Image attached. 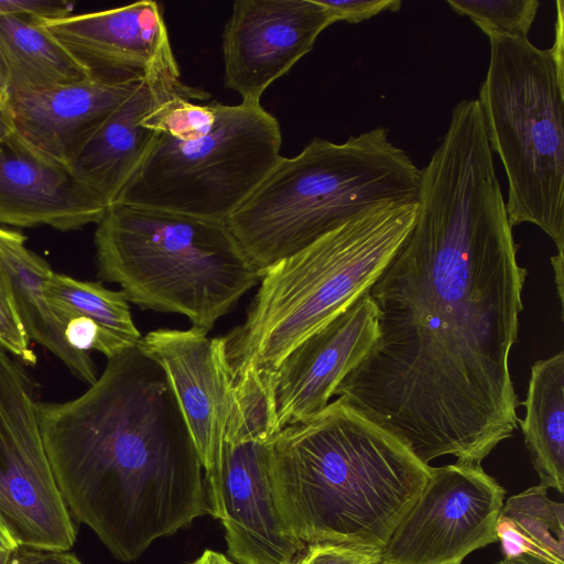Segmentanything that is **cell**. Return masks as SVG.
Masks as SVG:
<instances>
[{
  "label": "cell",
  "mask_w": 564,
  "mask_h": 564,
  "mask_svg": "<svg viewBox=\"0 0 564 564\" xmlns=\"http://www.w3.org/2000/svg\"><path fill=\"white\" fill-rule=\"evenodd\" d=\"M430 468L341 398L283 427L272 444L275 505L286 531L305 544L382 550Z\"/></svg>",
  "instance_id": "3957f363"
},
{
  "label": "cell",
  "mask_w": 564,
  "mask_h": 564,
  "mask_svg": "<svg viewBox=\"0 0 564 564\" xmlns=\"http://www.w3.org/2000/svg\"><path fill=\"white\" fill-rule=\"evenodd\" d=\"M206 100L209 94L182 80L144 79L106 119L68 165L107 206L119 199L152 147L156 132L142 119L171 97Z\"/></svg>",
  "instance_id": "ac0fdd59"
},
{
  "label": "cell",
  "mask_w": 564,
  "mask_h": 564,
  "mask_svg": "<svg viewBox=\"0 0 564 564\" xmlns=\"http://www.w3.org/2000/svg\"><path fill=\"white\" fill-rule=\"evenodd\" d=\"M140 347L164 369L202 467L210 514L223 513V453L234 380L224 337L189 329L160 328Z\"/></svg>",
  "instance_id": "8fae6325"
},
{
  "label": "cell",
  "mask_w": 564,
  "mask_h": 564,
  "mask_svg": "<svg viewBox=\"0 0 564 564\" xmlns=\"http://www.w3.org/2000/svg\"><path fill=\"white\" fill-rule=\"evenodd\" d=\"M44 293L56 317H88L132 346L139 345L143 337L121 290H109L99 282L79 281L52 270L45 280Z\"/></svg>",
  "instance_id": "603a6c76"
},
{
  "label": "cell",
  "mask_w": 564,
  "mask_h": 564,
  "mask_svg": "<svg viewBox=\"0 0 564 564\" xmlns=\"http://www.w3.org/2000/svg\"><path fill=\"white\" fill-rule=\"evenodd\" d=\"M13 131L14 127L9 108L0 109V141Z\"/></svg>",
  "instance_id": "e575fe53"
},
{
  "label": "cell",
  "mask_w": 564,
  "mask_h": 564,
  "mask_svg": "<svg viewBox=\"0 0 564 564\" xmlns=\"http://www.w3.org/2000/svg\"><path fill=\"white\" fill-rule=\"evenodd\" d=\"M25 365L0 347V520L20 546L69 551L76 525L61 495Z\"/></svg>",
  "instance_id": "9c48e42d"
},
{
  "label": "cell",
  "mask_w": 564,
  "mask_h": 564,
  "mask_svg": "<svg viewBox=\"0 0 564 564\" xmlns=\"http://www.w3.org/2000/svg\"><path fill=\"white\" fill-rule=\"evenodd\" d=\"M218 101L199 105L183 97H171L142 119V126L180 141L208 133L217 119Z\"/></svg>",
  "instance_id": "d4e9b609"
},
{
  "label": "cell",
  "mask_w": 564,
  "mask_h": 564,
  "mask_svg": "<svg viewBox=\"0 0 564 564\" xmlns=\"http://www.w3.org/2000/svg\"><path fill=\"white\" fill-rule=\"evenodd\" d=\"M19 546L20 545L0 520V564H9Z\"/></svg>",
  "instance_id": "1f68e13d"
},
{
  "label": "cell",
  "mask_w": 564,
  "mask_h": 564,
  "mask_svg": "<svg viewBox=\"0 0 564 564\" xmlns=\"http://www.w3.org/2000/svg\"><path fill=\"white\" fill-rule=\"evenodd\" d=\"M280 123L261 104L218 102L205 135L180 141L158 133L117 203L225 223L270 173Z\"/></svg>",
  "instance_id": "ba28073f"
},
{
  "label": "cell",
  "mask_w": 564,
  "mask_h": 564,
  "mask_svg": "<svg viewBox=\"0 0 564 564\" xmlns=\"http://www.w3.org/2000/svg\"><path fill=\"white\" fill-rule=\"evenodd\" d=\"M333 23L317 0L235 1L223 34L226 87L241 102L260 104Z\"/></svg>",
  "instance_id": "4fadbf2b"
},
{
  "label": "cell",
  "mask_w": 564,
  "mask_h": 564,
  "mask_svg": "<svg viewBox=\"0 0 564 564\" xmlns=\"http://www.w3.org/2000/svg\"><path fill=\"white\" fill-rule=\"evenodd\" d=\"M72 6L59 0H0L1 15H22L37 21L70 14Z\"/></svg>",
  "instance_id": "f546056e"
},
{
  "label": "cell",
  "mask_w": 564,
  "mask_h": 564,
  "mask_svg": "<svg viewBox=\"0 0 564 564\" xmlns=\"http://www.w3.org/2000/svg\"><path fill=\"white\" fill-rule=\"evenodd\" d=\"M141 82L108 84L87 78L41 91L12 93L8 108L22 139L68 167Z\"/></svg>",
  "instance_id": "e0dca14e"
},
{
  "label": "cell",
  "mask_w": 564,
  "mask_h": 564,
  "mask_svg": "<svg viewBox=\"0 0 564 564\" xmlns=\"http://www.w3.org/2000/svg\"><path fill=\"white\" fill-rule=\"evenodd\" d=\"M9 102V93L0 83V109L7 108Z\"/></svg>",
  "instance_id": "8d00e7d4"
},
{
  "label": "cell",
  "mask_w": 564,
  "mask_h": 564,
  "mask_svg": "<svg viewBox=\"0 0 564 564\" xmlns=\"http://www.w3.org/2000/svg\"><path fill=\"white\" fill-rule=\"evenodd\" d=\"M39 22L90 79L108 84L181 80L163 10L155 1Z\"/></svg>",
  "instance_id": "7c38bea8"
},
{
  "label": "cell",
  "mask_w": 564,
  "mask_h": 564,
  "mask_svg": "<svg viewBox=\"0 0 564 564\" xmlns=\"http://www.w3.org/2000/svg\"><path fill=\"white\" fill-rule=\"evenodd\" d=\"M21 232L0 227V267L7 278L13 305L30 340L57 357L78 379L93 384L96 367L89 352L74 349L44 293L52 271L48 263L25 246Z\"/></svg>",
  "instance_id": "d6986e66"
},
{
  "label": "cell",
  "mask_w": 564,
  "mask_h": 564,
  "mask_svg": "<svg viewBox=\"0 0 564 564\" xmlns=\"http://www.w3.org/2000/svg\"><path fill=\"white\" fill-rule=\"evenodd\" d=\"M495 564H550L541 560L534 558L528 555H521L517 557H502Z\"/></svg>",
  "instance_id": "d590c367"
},
{
  "label": "cell",
  "mask_w": 564,
  "mask_h": 564,
  "mask_svg": "<svg viewBox=\"0 0 564 564\" xmlns=\"http://www.w3.org/2000/svg\"><path fill=\"white\" fill-rule=\"evenodd\" d=\"M108 206L70 170L14 130L0 141V224L78 230L98 224Z\"/></svg>",
  "instance_id": "2e32d148"
},
{
  "label": "cell",
  "mask_w": 564,
  "mask_h": 564,
  "mask_svg": "<svg viewBox=\"0 0 564 564\" xmlns=\"http://www.w3.org/2000/svg\"><path fill=\"white\" fill-rule=\"evenodd\" d=\"M421 177L383 127L343 143L314 138L282 156L225 225L261 275L376 206L419 203Z\"/></svg>",
  "instance_id": "277c9868"
},
{
  "label": "cell",
  "mask_w": 564,
  "mask_h": 564,
  "mask_svg": "<svg viewBox=\"0 0 564 564\" xmlns=\"http://www.w3.org/2000/svg\"><path fill=\"white\" fill-rule=\"evenodd\" d=\"M506 490L481 464L430 468L420 496L381 552V564H462L498 541Z\"/></svg>",
  "instance_id": "30bf717a"
},
{
  "label": "cell",
  "mask_w": 564,
  "mask_h": 564,
  "mask_svg": "<svg viewBox=\"0 0 564 564\" xmlns=\"http://www.w3.org/2000/svg\"><path fill=\"white\" fill-rule=\"evenodd\" d=\"M87 78V72L37 20L0 17V83L9 95Z\"/></svg>",
  "instance_id": "ffe728a7"
},
{
  "label": "cell",
  "mask_w": 564,
  "mask_h": 564,
  "mask_svg": "<svg viewBox=\"0 0 564 564\" xmlns=\"http://www.w3.org/2000/svg\"><path fill=\"white\" fill-rule=\"evenodd\" d=\"M421 171L414 225L365 292L378 337L334 395L425 465L481 464L518 425L509 357L528 270L478 107L453 108Z\"/></svg>",
  "instance_id": "6da1fadb"
},
{
  "label": "cell",
  "mask_w": 564,
  "mask_h": 564,
  "mask_svg": "<svg viewBox=\"0 0 564 564\" xmlns=\"http://www.w3.org/2000/svg\"><path fill=\"white\" fill-rule=\"evenodd\" d=\"M57 319L68 345L79 351L96 350L109 359L132 346L88 317L59 315Z\"/></svg>",
  "instance_id": "484cf974"
},
{
  "label": "cell",
  "mask_w": 564,
  "mask_h": 564,
  "mask_svg": "<svg viewBox=\"0 0 564 564\" xmlns=\"http://www.w3.org/2000/svg\"><path fill=\"white\" fill-rule=\"evenodd\" d=\"M378 337V313L364 293L346 310L296 345L274 372L281 429L327 406L340 381Z\"/></svg>",
  "instance_id": "9a60e30c"
},
{
  "label": "cell",
  "mask_w": 564,
  "mask_h": 564,
  "mask_svg": "<svg viewBox=\"0 0 564 564\" xmlns=\"http://www.w3.org/2000/svg\"><path fill=\"white\" fill-rule=\"evenodd\" d=\"M193 564H234L221 553L206 550Z\"/></svg>",
  "instance_id": "836d02e7"
},
{
  "label": "cell",
  "mask_w": 564,
  "mask_h": 564,
  "mask_svg": "<svg viewBox=\"0 0 564 564\" xmlns=\"http://www.w3.org/2000/svg\"><path fill=\"white\" fill-rule=\"evenodd\" d=\"M330 15L333 22L358 23L381 12L398 11L400 0H317Z\"/></svg>",
  "instance_id": "f1b7e54d"
},
{
  "label": "cell",
  "mask_w": 564,
  "mask_h": 564,
  "mask_svg": "<svg viewBox=\"0 0 564 564\" xmlns=\"http://www.w3.org/2000/svg\"><path fill=\"white\" fill-rule=\"evenodd\" d=\"M459 15L469 18L487 36L528 37L539 11L538 0H447Z\"/></svg>",
  "instance_id": "cb8c5ba5"
},
{
  "label": "cell",
  "mask_w": 564,
  "mask_h": 564,
  "mask_svg": "<svg viewBox=\"0 0 564 564\" xmlns=\"http://www.w3.org/2000/svg\"><path fill=\"white\" fill-rule=\"evenodd\" d=\"M488 39L489 66L477 100L490 150L507 175L509 223L538 226L563 254V2L557 1L551 48H539L522 36Z\"/></svg>",
  "instance_id": "52a82bcc"
},
{
  "label": "cell",
  "mask_w": 564,
  "mask_h": 564,
  "mask_svg": "<svg viewBox=\"0 0 564 564\" xmlns=\"http://www.w3.org/2000/svg\"><path fill=\"white\" fill-rule=\"evenodd\" d=\"M417 204H382L265 269L245 321L224 336L232 379L275 372L302 340L375 282L411 231Z\"/></svg>",
  "instance_id": "5b68a950"
},
{
  "label": "cell",
  "mask_w": 564,
  "mask_h": 564,
  "mask_svg": "<svg viewBox=\"0 0 564 564\" xmlns=\"http://www.w3.org/2000/svg\"><path fill=\"white\" fill-rule=\"evenodd\" d=\"M551 263H552L554 274H555L554 278H555V286L557 290V295L560 299L561 307L563 310V303H564V297H563V295H564V286H563L564 285V281H563L564 256L557 253V254L551 257Z\"/></svg>",
  "instance_id": "d6a6232c"
},
{
  "label": "cell",
  "mask_w": 564,
  "mask_h": 564,
  "mask_svg": "<svg viewBox=\"0 0 564 564\" xmlns=\"http://www.w3.org/2000/svg\"><path fill=\"white\" fill-rule=\"evenodd\" d=\"M525 409L518 424L540 486L564 490V352L536 360L531 367Z\"/></svg>",
  "instance_id": "44dd1931"
},
{
  "label": "cell",
  "mask_w": 564,
  "mask_h": 564,
  "mask_svg": "<svg viewBox=\"0 0 564 564\" xmlns=\"http://www.w3.org/2000/svg\"><path fill=\"white\" fill-rule=\"evenodd\" d=\"M275 436H225L220 521L228 554L241 564H296L306 547L286 531L275 505L271 484Z\"/></svg>",
  "instance_id": "5bb4252c"
},
{
  "label": "cell",
  "mask_w": 564,
  "mask_h": 564,
  "mask_svg": "<svg viewBox=\"0 0 564 564\" xmlns=\"http://www.w3.org/2000/svg\"><path fill=\"white\" fill-rule=\"evenodd\" d=\"M94 243L99 276L119 284L128 302L184 315L206 333L260 281L220 221L115 203Z\"/></svg>",
  "instance_id": "8992f818"
},
{
  "label": "cell",
  "mask_w": 564,
  "mask_h": 564,
  "mask_svg": "<svg viewBox=\"0 0 564 564\" xmlns=\"http://www.w3.org/2000/svg\"><path fill=\"white\" fill-rule=\"evenodd\" d=\"M9 564H83L67 551L19 546Z\"/></svg>",
  "instance_id": "4dcf8cb0"
},
{
  "label": "cell",
  "mask_w": 564,
  "mask_h": 564,
  "mask_svg": "<svg viewBox=\"0 0 564 564\" xmlns=\"http://www.w3.org/2000/svg\"><path fill=\"white\" fill-rule=\"evenodd\" d=\"M381 552L368 546L312 543L306 544L296 564H381Z\"/></svg>",
  "instance_id": "83f0119b"
},
{
  "label": "cell",
  "mask_w": 564,
  "mask_h": 564,
  "mask_svg": "<svg viewBox=\"0 0 564 564\" xmlns=\"http://www.w3.org/2000/svg\"><path fill=\"white\" fill-rule=\"evenodd\" d=\"M0 347L19 359L33 366L36 355L30 347L22 324L15 312L7 278L0 267Z\"/></svg>",
  "instance_id": "4316f807"
},
{
  "label": "cell",
  "mask_w": 564,
  "mask_h": 564,
  "mask_svg": "<svg viewBox=\"0 0 564 564\" xmlns=\"http://www.w3.org/2000/svg\"><path fill=\"white\" fill-rule=\"evenodd\" d=\"M45 451L72 514L117 558L210 513L203 467L161 365L140 345L79 397L40 402Z\"/></svg>",
  "instance_id": "7a4b0ae2"
},
{
  "label": "cell",
  "mask_w": 564,
  "mask_h": 564,
  "mask_svg": "<svg viewBox=\"0 0 564 564\" xmlns=\"http://www.w3.org/2000/svg\"><path fill=\"white\" fill-rule=\"evenodd\" d=\"M546 490L534 486L503 502L496 523L503 557L528 555L564 564V506Z\"/></svg>",
  "instance_id": "7402d4cb"
}]
</instances>
